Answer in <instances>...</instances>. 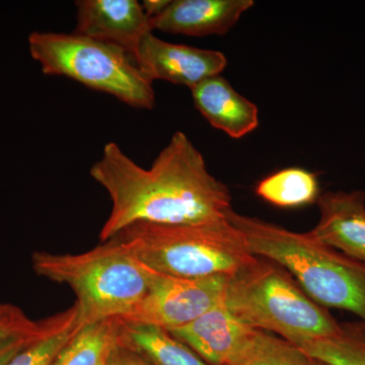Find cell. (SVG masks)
Returning <instances> with one entry per match:
<instances>
[{"mask_svg":"<svg viewBox=\"0 0 365 365\" xmlns=\"http://www.w3.org/2000/svg\"><path fill=\"white\" fill-rule=\"evenodd\" d=\"M91 177L109 194L112 208L100 232L101 242L136 222L182 225L227 220L230 190L208 172L188 136L178 131L143 169L116 143L106 144Z\"/></svg>","mask_w":365,"mask_h":365,"instance_id":"obj_1","label":"cell"},{"mask_svg":"<svg viewBox=\"0 0 365 365\" xmlns=\"http://www.w3.org/2000/svg\"><path fill=\"white\" fill-rule=\"evenodd\" d=\"M228 222L242 232L251 253L277 263L319 306L344 309L365 324V265L314 239L234 210Z\"/></svg>","mask_w":365,"mask_h":365,"instance_id":"obj_2","label":"cell"},{"mask_svg":"<svg viewBox=\"0 0 365 365\" xmlns=\"http://www.w3.org/2000/svg\"><path fill=\"white\" fill-rule=\"evenodd\" d=\"M223 304L241 323L297 346L336 335L341 324L275 262L257 257L228 275Z\"/></svg>","mask_w":365,"mask_h":365,"instance_id":"obj_3","label":"cell"},{"mask_svg":"<svg viewBox=\"0 0 365 365\" xmlns=\"http://www.w3.org/2000/svg\"><path fill=\"white\" fill-rule=\"evenodd\" d=\"M34 271L73 290L83 325L120 319L143 299L153 271L113 237L81 254L32 255Z\"/></svg>","mask_w":365,"mask_h":365,"instance_id":"obj_4","label":"cell"},{"mask_svg":"<svg viewBox=\"0 0 365 365\" xmlns=\"http://www.w3.org/2000/svg\"><path fill=\"white\" fill-rule=\"evenodd\" d=\"M114 237L150 270L175 277L232 275L256 259L227 218L182 225L136 222Z\"/></svg>","mask_w":365,"mask_h":365,"instance_id":"obj_5","label":"cell"},{"mask_svg":"<svg viewBox=\"0 0 365 365\" xmlns=\"http://www.w3.org/2000/svg\"><path fill=\"white\" fill-rule=\"evenodd\" d=\"M28 41L46 76L73 79L137 109L155 107L153 81L123 48L74 33L34 32Z\"/></svg>","mask_w":365,"mask_h":365,"instance_id":"obj_6","label":"cell"},{"mask_svg":"<svg viewBox=\"0 0 365 365\" xmlns=\"http://www.w3.org/2000/svg\"><path fill=\"white\" fill-rule=\"evenodd\" d=\"M227 278L228 275L175 277L153 271L143 299L118 319L169 331L181 328L222 302Z\"/></svg>","mask_w":365,"mask_h":365,"instance_id":"obj_7","label":"cell"},{"mask_svg":"<svg viewBox=\"0 0 365 365\" xmlns=\"http://www.w3.org/2000/svg\"><path fill=\"white\" fill-rule=\"evenodd\" d=\"M136 62L150 81L163 79L191 90L205 79L220 76L227 64L222 52L165 42L153 32L141 40Z\"/></svg>","mask_w":365,"mask_h":365,"instance_id":"obj_8","label":"cell"},{"mask_svg":"<svg viewBox=\"0 0 365 365\" xmlns=\"http://www.w3.org/2000/svg\"><path fill=\"white\" fill-rule=\"evenodd\" d=\"M74 34L123 48L136 60L137 49L153 32L150 18L136 0H79Z\"/></svg>","mask_w":365,"mask_h":365,"instance_id":"obj_9","label":"cell"},{"mask_svg":"<svg viewBox=\"0 0 365 365\" xmlns=\"http://www.w3.org/2000/svg\"><path fill=\"white\" fill-rule=\"evenodd\" d=\"M317 203L319 220L309 234L365 265L364 192H327Z\"/></svg>","mask_w":365,"mask_h":365,"instance_id":"obj_10","label":"cell"},{"mask_svg":"<svg viewBox=\"0 0 365 365\" xmlns=\"http://www.w3.org/2000/svg\"><path fill=\"white\" fill-rule=\"evenodd\" d=\"M254 329L220 302L188 325L170 331L210 365H228L251 339Z\"/></svg>","mask_w":365,"mask_h":365,"instance_id":"obj_11","label":"cell"},{"mask_svg":"<svg viewBox=\"0 0 365 365\" xmlns=\"http://www.w3.org/2000/svg\"><path fill=\"white\" fill-rule=\"evenodd\" d=\"M253 6V0H175L150 19V29L193 37L225 35Z\"/></svg>","mask_w":365,"mask_h":365,"instance_id":"obj_12","label":"cell"},{"mask_svg":"<svg viewBox=\"0 0 365 365\" xmlns=\"http://www.w3.org/2000/svg\"><path fill=\"white\" fill-rule=\"evenodd\" d=\"M191 91L194 105L209 124L232 138H242L258 127L257 106L240 95L222 76L205 79Z\"/></svg>","mask_w":365,"mask_h":365,"instance_id":"obj_13","label":"cell"},{"mask_svg":"<svg viewBox=\"0 0 365 365\" xmlns=\"http://www.w3.org/2000/svg\"><path fill=\"white\" fill-rule=\"evenodd\" d=\"M117 344L136 353L151 365H210L169 330L158 327L119 321Z\"/></svg>","mask_w":365,"mask_h":365,"instance_id":"obj_14","label":"cell"},{"mask_svg":"<svg viewBox=\"0 0 365 365\" xmlns=\"http://www.w3.org/2000/svg\"><path fill=\"white\" fill-rule=\"evenodd\" d=\"M118 329V319L81 326L52 365H109L117 346Z\"/></svg>","mask_w":365,"mask_h":365,"instance_id":"obj_15","label":"cell"},{"mask_svg":"<svg viewBox=\"0 0 365 365\" xmlns=\"http://www.w3.org/2000/svg\"><path fill=\"white\" fill-rule=\"evenodd\" d=\"M256 194L277 207H302L318 201V177L300 168H287L259 182Z\"/></svg>","mask_w":365,"mask_h":365,"instance_id":"obj_16","label":"cell"},{"mask_svg":"<svg viewBox=\"0 0 365 365\" xmlns=\"http://www.w3.org/2000/svg\"><path fill=\"white\" fill-rule=\"evenodd\" d=\"M228 365H328L299 346L264 331L254 335Z\"/></svg>","mask_w":365,"mask_h":365,"instance_id":"obj_17","label":"cell"},{"mask_svg":"<svg viewBox=\"0 0 365 365\" xmlns=\"http://www.w3.org/2000/svg\"><path fill=\"white\" fill-rule=\"evenodd\" d=\"M299 348L328 365H365V324L341 323L336 335L304 343Z\"/></svg>","mask_w":365,"mask_h":365,"instance_id":"obj_18","label":"cell"},{"mask_svg":"<svg viewBox=\"0 0 365 365\" xmlns=\"http://www.w3.org/2000/svg\"><path fill=\"white\" fill-rule=\"evenodd\" d=\"M83 326L76 304L60 313L50 330L26 345L7 365H52L62 348Z\"/></svg>","mask_w":365,"mask_h":365,"instance_id":"obj_19","label":"cell"},{"mask_svg":"<svg viewBox=\"0 0 365 365\" xmlns=\"http://www.w3.org/2000/svg\"><path fill=\"white\" fill-rule=\"evenodd\" d=\"M43 319L33 321L21 307L11 304H0V342L35 332L42 326Z\"/></svg>","mask_w":365,"mask_h":365,"instance_id":"obj_20","label":"cell"},{"mask_svg":"<svg viewBox=\"0 0 365 365\" xmlns=\"http://www.w3.org/2000/svg\"><path fill=\"white\" fill-rule=\"evenodd\" d=\"M59 318L60 313L53 314L49 318L43 319L42 326L35 332L16 336L0 342V365H7L26 345L50 330L58 322Z\"/></svg>","mask_w":365,"mask_h":365,"instance_id":"obj_21","label":"cell"},{"mask_svg":"<svg viewBox=\"0 0 365 365\" xmlns=\"http://www.w3.org/2000/svg\"><path fill=\"white\" fill-rule=\"evenodd\" d=\"M109 365H151L138 354L118 345L110 359Z\"/></svg>","mask_w":365,"mask_h":365,"instance_id":"obj_22","label":"cell"},{"mask_svg":"<svg viewBox=\"0 0 365 365\" xmlns=\"http://www.w3.org/2000/svg\"><path fill=\"white\" fill-rule=\"evenodd\" d=\"M170 4V0H145L141 6L146 16L153 19L162 14Z\"/></svg>","mask_w":365,"mask_h":365,"instance_id":"obj_23","label":"cell"}]
</instances>
